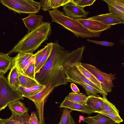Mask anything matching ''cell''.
Returning a JSON list of instances; mask_svg holds the SVG:
<instances>
[{"label":"cell","instance_id":"cell-25","mask_svg":"<svg viewBox=\"0 0 124 124\" xmlns=\"http://www.w3.org/2000/svg\"><path fill=\"white\" fill-rule=\"evenodd\" d=\"M102 95L103 101V109L102 111L113 113L119 115V111L116 108L115 105L108 100L106 98V96L104 94Z\"/></svg>","mask_w":124,"mask_h":124},{"label":"cell","instance_id":"cell-6","mask_svg":"<svg viewBox=\"0 0 124 124\" xmlns=\"http://www.w3.org/2000/svg\"><path fill=\"white\" fill-rule=\"evenodd\" d=\"M81 63L100 82L101 89L103 92L108 93L112 91V88L114 87L113 81L116 78L115 74L112 73L107 74L91 64L82 62Z\"/></svg>","mask_w":124,"mask_h":124},{"label":"cell","instance_id":"cell-2","mask_svg":"<svg viewBox=\"0 0 124 124\" xmlns=\"http://www.w3.org/2000/svg\"><path fill=\"white\" fill-rule=\"evenodd\" d=\"M50 23L43 22L38 27L29 31L8 53H33L45 41L51 33Z\"/></svg>","mask_w":124,"mask_h":124},{"label":"cell","instance_id":"cell-39","mask_svg":"<svg viewBox=\"0 0 124 124\" xmlns=\"http://www.w3.org/2000/svg\"><path fill=\"white\" fill-rule=\"evenodd\" d=\"M1 124H14L13 122L9 119L8 118V119Z\"/></svg>","mask_w":124,"mask_h":124},{"label":"cell","instance_id":"cell-22","mask_svg":"<svg viewBox=\"0 0 124 124\" xmlns=\"http://www.w3.org/2000/svg\"><path fill=\"white\" fill-rule=\"evenodd\" d=\"M75 63L80 72L86 78L96 85L103 92L101 89L100 82L92 74L82 65L81 62H76Z\"/></svg>","mask_w":124,"mask_h":124},{"label":"cell","instance_id":"cell-34","mask_svg":"<svg viewBox=\"0 0 124 124\" xmlns=\"http://www.w3.org/2000/svg\"><path fill=\"white\" fill-rule=\"evenodd\" d=\"M29 124H41L36 113L34 111L31 113L29 120Z\"/></svg>","mask_w":124,"mask_h":124},{"label":"cell","instance_id":"cell-28","mask_svg":"<svg viewBox=\"0 0 124 124\" xmlns=\"http://www.w3.org/2000/svg\"><path fill=\"white\" fill-rule=\"evenodd\" d=\"M30 117L28 113L21 116H18L12 114L9 118L14 124H29Z\"/></svg>","mask_w":124,"mask_h":124},{"label":"cell","instance_id":"cell-32","mask_svg":"<svg viewBox=\"0 0 124 124\" xmlns=\"http://www.w3.org/2000/svg\"><path fill=\"white\" fill-rule=\"evenodd\" d=\"M97 113H100L103 114L109 118L116 123L119 124L123 122V120L120 115H117L114 113L101 111Z\"/></svg>","mask_w":124,"mask_h":124},{"label":"cell","instance_id":"cell-15","mask_svg":"<svg viewBox=\"0 0 124 124\" xmlns=\"http://www.w3.org/2000/svg\"><path fill=\"white\" fill-rule=\"evenodd\" d=\"M27 28L31 31L38 27L43 22V16L35 14H30L29 16L22 19Z\"/></svg>","mask_w":124,"mask_h":124},{"label":"cell","instance_id":"cell-3","mask_svg":"<svg viewBox=\"0 0 124 124\" xmlns=\"http://www.w3.org/2000/svg\"><path fill=\"white\" fill-rule=\"evenodd\" d=\"M49 12L52 22L61 25L78 37L97 38L100 36L101 32H95L89 30L75 19L66 16L64 14V12L57 9L49 10Z\"/></svg>","mask_w":124,"mask_h":124},{"label":"cell","instance_id":"cell-19","mask_svg":"<svg viewBox=\"0 0 124 124\" xmlns=\"http://www.w3.org/2000/svg\"><path fill=\"white\" fill-rule=\"evenodd\" d=\"M46 87L45 85L41 84L29 88L20 86L17 91L23 97L28 98L35 95Z\"/></svg>","mask_w":124,"mask_h":124},{"label":"cell","instance_id":"cell-41","mask_svg":"<svg viewBox=\"0 0 124 124\" xmlns=\"http://www.w3.org/2000/svg\"><path fill=\"white\" fill-rule=\"evenodd\" d=\"M8 118L2 119L0 118V124H1L8 119Z\"/></svg>","mask_w":124,"mask_h":124},{"label":"cell","instance_id":"cell-31","mask_svg":"<svg viewBox=\"0 0 124 124\" xmlns=\"http://www.w3.org/2000/svg\"><path fill=\"white\" fill-rule=\"evenodd\" d=\"M95 1L96 0H71L70 3L84 8L85 7L92 5Z\"/></svg>","mask_w":124,"mask_h":124},{"label":"cell","instance_id":"cell-1","mask_svg":"<svg viewBox=\"0 0 124 124\" xmlns=\"http://www.w3.org/2000/svg\"><path fill=\"white\" fill-rule=\"evenodd\" d=\"M64 49L57 41L53 43L50 56L44 66L35 75V79L40 84L45 85L51 81L55 87L67 84L63 65L70 52Z\"/></svg>","mask_w":124,"mask_h":124},{"label":"cell","instance_id":"cell-4","mask_svg":"<svg viewBox=\"0 0 124 124\" xmlns=\"http://www.w3.org/2000/svg\"><path fill=\"white\" fill-rule=\"evenodd\" d=\"M0 3L19 14H35L41 7L40 2L32 0H0Z\"/></svg>","mask_w":124,"mask_h":124},{"label":"cell","instance_id":"cell-40","mask_svg":"<svg viewBox=\"0 0 124 124\" xmlns=\"http://www.w3.org/2000/svg\"><path fill=\"white\" fill-rule=\"evenodd\" d=\"M84 118V116H79V124L81 123V121H83Z\"/></svg>","mask_w":124,"mask_h":124},{"label":"cell","instance_id":"cell-23","mask_svg":"<svg viewBox=\"0 0 124 124\" xmlns=\"http://www.w3.org/2000/svg\"><path fill=\"white\" fill-rule=\"evenodd\" d=\"M68 99L72 102L81 104H85L88 96L82 93L71 92L67 96Z\"/></svg>","mask_w":124,"mask_h":124},{"label":"cell","instance_id":"cell-27","mask_svg":"<svg viewBox=\"0 0 124 124\" xmlns=\"http://www.w3.org/2000/svg\"><path fill=\"white\" fill-rule=\"evenodd\" d=\"M75 83L82 86L85 90L86 94L89 96L97 95L98 93H100L101 95L104 94L106 96L107 95L104 93L85 83L80 82H75Z\"/></svg>","mask_w":124,"mask_h":124},{"label":"cell","instance_id":"cell-8","mask_svg":"<svg viewBox=\"0 0 124 124\" xmlns=\"http://www.w3.org/2000/svg\"><path fill=\"white\" fill-rule=\"evenodd\" d=\"M89 30L95 32H101L110 29L111 26L99 21L81 18L75 19Z\"/></svg>","mask_w":124,"mask_h":124},{"label":"cell","instance_id":"cell-10","mask_svg":"<svg viewBox=\"0 0 124 124\" xmlns=\"http://www.w3.org/2000/svg\"><path fill=\"white\" fill-rule=\"evenodd\" d=\"M107 4L109 13L124 22V0H103Z\"/></svg>","mask_w":124,"mask_h":124},{"label":"cell","instance_id":"cell-30","mask_svg":"<svg viewBox=\"0 0 124 124\" xmlns=\"http://www.w3.org/2000/svg\"><path fill=\"white\" fill-rule=\"evenodd\" d=\"M35 59L25 71L22 73L32 79L36 80L35 74Z\"/></svg>","mask_w":124,"mask_h":124},{"label":"cell","instance_id":"cell-12","mask_svg":"<svg viewBox=\"0 0 124 124\" xmlns=\"http://www.w3.org/2000/svg\"><path fill=\"white\" fill-rule=\"evenodd\" d=\"M87 19L97 21L104 24L110 26L124 23V22L110 13L100 15Z\"/></svg>","mask_w":124,"mask_h":124},{"label":"cell","instance_id":"cell-18","mask_svg":"<svg viewBox=\"0 0 124 124\" xmlns=\"http://www.w3.org/2000/svg\"><path fill=\"white\" fill-rule=\"evenodd\" d=\"M12 114L18 116H21L27 113L28 109L24 103L19 100L13 101L8 105Z\"/></svg>","mask_w":124,"mask_h":124},{"label":"cell","instance_id":"cell-11","mask_svg":"<svg viewBox=\"0 0 124 124\" xmlns=\"http://www.w3.org/2000/svg\"><path fill=\"white\" fill-rule=\"evenodd\" d=\"M67 108L72 110L79 111L85 114L91 115L94 111L85 104H81L72 102L69 101L66 96L60 104L59 108Z\"/></svg>","mask_w":124,"mask_h":124},{"label":"cell","instance_id":"cell-24","mask_svg":"<svg viewBox=\"0 0 124 124\" xmlns=\"http://www.w3.org/2000/svg\"><path fill=\"white\" fill-rule=\"evenodd\" d=\"M20 86L29 88L40 84L36 80L29 77L19 71Z\"/></svg>","mask_w":124,"mask_h":124},{"label":"cell","instance_id":"cell-33","mask_svg":"<svg viewBox=\"0 0 124 124\" xmlns=\"http://www.w3.org/2000/svg\"><path fill=\"white\" fill-rule=\"evenodd\" d=\"M72 110H69L67 108H64L62 110V112L61 117L59 124H64L66 121L68 116L72 111Z\"/></svg>","mask_w":124,"mask_h":124},{"label":"cell","instance_id":"cell-26","mask_svg":"<svg viewBox=\"0 0 124 124\" xmlns=\"http://www.w3.org/2000/svg\"><path fill=\"white\" fill-rule=\"evenodd\" d=\"M49 43V46L46 52L43 57L41 62L35 68V75L45 65L51 54L53 48V43L50 42Z\"/></svg>","mask_w":124,"mask_h":124},{"label":"cell","instance_id":"cell-37","mask_svg":"<svg viewBox=\"0 0 124 124\" xmlns=\"http://www.w3.org/2000/svg\"><path fill=\"white\" fill-rule=\"evenodd\" d=\"M64 124H76L70 114L68 116L66 121Z\"/></svg>","mask_w":124,"mask_h":124},{"label":"cell","instance_id":"cell-17","mask_svg":"<svg viewBox=\"0 0 124 124\" xmlns=\"http://www.w3.org/2000/svg\"><path fill=\"white\" fill-rule=\"evenodd\" d=\"M71 0H41L40 3L42 10L44 11L51 9H57L66 4L71 3Z\"/></svg>","mask_w":124,"mask_h":124},{"label":"cell","instance_id":"cell-35","mask_svg":"<svg viewBox=\"0 0 124 124\" xmlns=\"http://www.w3.org/2000/svg\"><path fill=\"white\" fill-rule=\"evenodd\" d=\"M87 41H88L92 42L96 44L100 45H101L106 46H113L115 43L111 42H108L105 41H96L87 39Z\"/></svg>","mask_w":124,"mask_h":124},{"label":"cell","instance_id":"cell-13","mask_svg":"<svg viewBox=\"0 0 124 124\" xmlns=\"http://www.w3.org/2000/svg\"><path fill=\"white\" fill-rule=\"evenodd\" d=\"M85 104L93 110L95 113L101 111L103 109V98L98 95L88 96Z\"/></svg>","mask_w":124,"mask_h":124},{"label":"cell","instance_id":"cell-21","mask_svg":"<svg viewBox=\"0 0 124 124\" xmlns=\"http://www.w3.org/2000/svg\"><path fill=\"white\" fill-rule=\"evenodd\" d=\"M33 55V53H18L14 57V61L15 66L16 67L19 71H20L26 62Z\"/></svg>","mask_w":124,"mask_h":124},{"label":"cell","instance_id":"cell-36","mask_svg":"<svg viewBox=\"0 0 124 124\" xmlns=\"http://www.w3.org/2000/svg\"><path fill=\"white\" fill-rule=\"evenodd\" d=\"M35 59V56L34 54V55L26 62L23 66L22 67L20 71H19L20 72L22 73H23L30 65Z\"/></svg>","mask_w":124,"mask_h":124},{"label":"cell","instance_id":"cell-16","mask_svg":"<svg viewBox=\"0 0 124 124\" xmlns=\"http://www.w3.org/2000/svg\"><path fill=\"white\" fill-rule=\"evenodd\" d=\"M94 116L84 118L83 121L88 124H113L116 123L109 117L100 113Z\"/></svg>","mask_w":124,"mask_h":124},{"label":"cell","instance_id":"cell-7","mask_svg":"<svg viewBox=\"0 0 124 124\" xmlns=\"http://www.w3.org/2000/svg\"><path fill=\"white\" fill-rule=\"evenodd\" d=\"M45 85L46 87L44 89L28 98L35 104L37 109L38 118L41 124H45L44 106L45 100L55 88L53 85L51 81Z\"/></svg>","mask_w":124,"mask_h":124},{"label":"cell","instance_id":"cell-20","mask_svg":"<svg viewBox=\"0 0 124 124\" xmlns=\"http://www.w3.org/2000/svg\"><path fill=\"white\" fill-rule=\"evenodd\" d=\"M19 75V71L15 66L11 69L7 78L9 85L14 91H17L20 86Z\"/></svg>","mask_w":124,"mask_h":124},{"label":"cell","instance_id":"cell-9","mask_svg":"<svg viewBox=\"0 0 124 124\" xmlns=\"http://www.w3.org/2000/svg\"><path fill=\"white\" fill-rule=\"evenodd\" d=\"M63 10L65 15L72 19L81 18H86L90 12L85 11L84 8L69 3L63 6Z\"/></svg>","mask_w":124,"mask_h":124},{"label":"cell","instance_id":"cell-29","mask_svg":"<svg viewBox=\"0 0 124 124\" xmlns=\"http://www.w3.org/2000/svg\"><path fill=\"white\" fill-rule=\"evenodd\" d=\"M49 45V43L47 44L43 48L38 50L36 53L34 54L35 57V68L41 60L48 47Z\"/></svg>","mask_w":124,"mask_h":124},{"label":"cell","instance_id":"cell-5","mask_svg":"<svg viewBox=\"0 0 124 124\" xmlns=\"http://www.w3.org/2000/svg\"><path fill=\"white\" fill-rule=\"evenodd\" d=\"M23 99L17 90H14L10 86L7 78L0 74V111L13 101Z\"/></svg>","mask_w":124,"mask_h":124},{"label":"cell","instance_id":"cell-38","mask_svg":"<svg viewBox=\"0 0 124 124\" xmlns=\"http://www.w3.org/2000/svg\"><path fill=\"white\" fill-rule=\"evenodd\" d=\"M70 87L72 91L74 92L79 93V90L77 86L74 84L71 83Z\"/></svg>","mask_w":124,"mask_h":124},{"label":"cell","instance_id":"cell-14","mask_svg":"<svg viewBox=\"0 0 124 124\" xmlns=\"http://www.w3.org/2000/svg\"><path fill=\"white\" fill-rule=\"evenodd\" d=\"M7 53L0 52V74H5L15 65L14 57H12Z\"/></svg>","mask_w":124,"mask_h":124}]
</instances>
